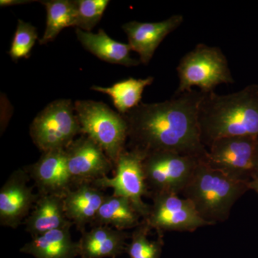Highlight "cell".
Instances as JSON below:
<instances>
[{
	"mask_svg": "<svg viewBox=\"0 0 258 258\" xmlns=\"http://www.w3.org/2000/svg\"><path fill=\"white\" fill-rule=\"evenodd\" d=\"M198 121L202 143L207 149L214 141L225 137H258L257 85L227 95L204 93Z\"/></svg>",
	"mask_w": 258,
	"mask_h": 258,
	"instance_id": "obj_2",
	"label": "cell"
},
{
	"mask_svg": "<svg viewBox=\"0 0 258 258\" xmlns=\"http://www.w3.org/2000/svg\"><path fill=\"white\" fill-rule=\"evenodd\" d=\"M257 137H225L208 147L205 162L237 181L249 183L253 174Z\"/></svg>",
	"mask_w": 258,
	"mask_h": 258,
	"instance_id": "obj_8",
	"label": "cell"
},
{
	"mask_svg": "<svg viewBox=\"0 0 258 258\" xmlns=\"http://www.w3.org/2000/svg\"><path fill=\"white\" fill-rule=\"evenodd\" d=\"M179 86L174 94L200 88L202 92H214L219 85L233 84L235 80L228 61L221 49L198 44L185 54L176 68Z\"/></svg>",
	"mask_w": 258,
	"mask_h": 258,
	"instance_id": "obj_4",
	"label": "cell"
},
{
	"mask_svg": "<svg viewBox=\"0 0 258 258\" xmlns=\"http://www.w3.org/2000/svg\"><path fill=\"white\" fill-rule=\"evenodd\" d=\"M30 176L25 169L10 175L0 190V225L16 229L28 218L39 194L29 186Z\"/></svg>",
	"mask_w": 258,
	"mask_h": 258,
	"instance_id": "obj_11",
	"label": "cell"
},
{
	"mask_svg": "<svg viewBox=\"0 0 258 258\" xmlns=\"http://www.w3.org/2000/svg\"><path fill=\"white\" fill-rule=\"evenodd\" d=\"M40 3L46 8L47 21L45 33L39 41L40 45L53 41L63 29L76 26V0H47Z\"/></svg>",
	"mask_w": 258,
	"mask_h": 258,
	"instance_id": "obj_21",
	"label": "cell"
},
{
	"mask_svg": "<svg viewBox=\"0 0 258 258\" xmlns=\"http://www.w3.org/2000/svg\"><path fill=\"white\" fill-rule=\"evenodd\" d=\"M184 22V16L174 15L157 23L130 21L122 25L132 50L139 55L141 63L148 64L161 42Z\"/></svg>",
	"mask_w": 258,
	"mask_h": 258,
	"instance_id": "obj_13",
	"label": "cell"
},
{
	"mask_svg": "<svg viewBox=\"0 0 258 258\" xmlns=\"http://www.w3.org/2000/svg\"><path fill=\"white\" fill-rule=\"evenodd\" d=\"M38 39L36 28L32 24L19 20L9 55L13 61L26 58Z\"/></svg>",
	"mask_w": 258,
	"mask_h": 258,
	"instance_id": "obj_23",
	"label": "cell"
},
{
	"mask_svg": "<svg viewBox=\"0 0 258 258\" xmlns=\"http://www.w3.org/2000/svg\"><path fill=\"white\" fill-rule=\"evenodd\" d=\"M203 94L192 89L159 103H141L125 113L126 149L145 157L173 153L205 161L208 149L202 143L198 121Z\"/></svg>",
	"mask_w": 258,
	"mask_h": 258,
	"instance_id": "obj_1",
	"label": "cell"
},
{
	"mask_svg": "<svg viewBox=\"0 0 258 258\" xmlns=\"http://www.w3.org/2000/svg\"><path fill=\"white\" fill-rule=\"evenodd\" d=\"M23 224L25 231L32 237L74 225L66 217L63 198L54 195H39L32 211Z\"/></svg>",
	"mask_w": 258,
	"mask_h": 258,
	"instance_id": "obj_16",
	"label": "cell"
},
{
	"mask_svg": "<svg viewBox=\"0 0 258 258\" xmlns=\"http://www.w3.org/2000/svg\"><path fill=\"white\" fill-rule=\"evenodd\" d=\"M154 81L152 76L139 79L129 78L114 83L111 87L93 86L91 89L111 97L117 111L124 115L142 103L144 89L151 86Z\"/></svg>",
	"mask_w": 258,
	"mask_h": 258,
	"instance_id": "obj_20",
	"label": "cell"
},
{
	"mask_svg": "<svg viewBox=\"0 0 258 258\" xmlns=\"http://www.w3.org/2000/svg\"><path fill=\"white\" fill-rule=\"evenodd\" d=\"M249 189L254 190L258 195V178H254L248 183Z\"/></svg>",
	"mask_w": 258,
	"mask_h": 258,
	"instance_id": "obj_27",
	"label": "cell"
},
{
	"mask_svg": "<svg viewBox=\"0 0 258 258\" xmlns=\"http://www.w3.org/2000/svg\"><path fill=\"white\" fill-rule=\"evenodd\" d=\"M109 3L108 0H76V28L91 32L101 21Z\"/></svg>",
	"mask_w": 258,
	"mask_h": 258,
	"instance_id": "obj_24",
	"label": "cell"
},
{
	"mask_svg": "<svg viewBox=\"0 0 258 258\" xmlns=\"http://www.w3.org/2000/svg\"><path fill=\"white\" fill-rule=\"evenodd\" d=\"M76 33L83 47L101 60L125 67L141 63L140 60L131 57L132 50L129 44L115 41L103 29H100L98 33H93L76 28Z\"/></svg>",
	"mask_w": 258,
	"mask_h": 258,
	"instance_id": "obj_17",
	"label": "cell"
},
{
	"mask_svg": "<svg viewBox=\"0 0 258 258\" xmlns=\"http://www.w3.org/2000/svg\"><path fill=\"white\" fill-rule=\"evenodd\" d=\"M152 230L150 226L144 220L134 229L125 252L130 258H160L164 245V234L157 232V240H150L148 236Z\"/></svg>",
	"mask_w": 258,
	"mask_h": 258,
	"instance_id": "obj_22",
	"label": "cell"
},
{
	"mask_svg": "<svg viewBox=\"0 0 258 258\" xmlns=\"http://www.w3.org/2000/svg\"><path fill=\"white\" fill-rule=\"evenodd\" d=\"M82 134L93 139L115 164L126 147L128 125L123 115L103 102L83 100L74 103Z\"/></svg>",
	"mask_w": 258,
	"mask_h": 258,
	"instance_id": "obj_5",
	"label": "cell"
},
{
	"mask_svg": "<svg viewBox=\"0 0 258 258\" xmlns=\"http://www.w3.org/2000/svg\"><path fill=\"white\" fill-rule=\"evenodd\" d=\"M71 227L67 226L32 237L20 252L35 258H76L79 256V244L72 240Z\"/></svg>",
	"mask_w": 258,
	"mask_h": 258,
	"instance_id": "obj_18",
	"label": "cell"
},
{
	"mask_svg": "<svg viewBox=\"0 0 258 258\" xmlns=\"http://www.w3.org/2000/svg\"><path fill=\"white\" fill-rule=\"evenodd\" d=\"M25 170L33 180L39 195H54L63 198L73 188L66 149L42 152L39 160L25 167Z\"/></svg>",
	"mask_w": 258,
	"mask_h": 258,
	"instance_id": "obj_12",
	"label": "cell"
},
{
	"mask_svg": "<svg viewBox=\"0 0 258 258\" xmlns=\"http://www.w3.org/2000/svg\"><path fill=\"white\" fill-rule=\"evenodd\" d=\"M113 258H115V257H113Z\"/></svg>",
	"mask_w": 258,
	"mask_h": 258,
	"instance_id": "obj_28",
	"label": "cell"
},
{
	"mask_svg": "<svg viewBox=\"0 0 258 258\" xmlns=\"http://www.w3.org/2000/svg\"><path fill=\"white\" fill-rule=\"evenodd\" d=\"M249 189L248 183L232 179L201 160L180 195L212 226L227 221L236 202Z\"/></svg>",
	"mask_w": 258,
	"mask_h": 258,
	"instance_id": "obj_3",
	"label": "cell"
},
{
	"mask_svg": "<svg viewBox=\"0 0 258 258\" xmlns=\"http://www.w3.org/2000/svg\"><path fill=\"white\" fill-rule=\"evenodd\" d=\"M149 216L143 219L152 230L164 234L167 231L193 232L211 226L199 215L192 203L173 192L151 194Z\"/></svg>",
	"mask_w": 258,
	"mask_h": 258,
	"instance_id": "obj_9",
	"label": "cell"
},
{
	"mask_svg": "<svg viewBox=\"0 0 258 258\" xmlns=\"http://www.w3.org/2000/svg\"><path fill=\"white\" fill-rule=\"evenodd\" d=\"M142 217L128 199L107 195L94 222L91 226H108L116 230L135 229L142 222Z\"/></svg>",
	"mask_w": 258,
	"mask_h": 258,
	"instance_id": "obj_19",
	"label": "cell"
},
{
	"mask_svg": "<svg viewBox=\"0 0 258 258\" xmlns=\"http://www.w3.org/2000/svg\"><path fill=\"white\" fill-rule=\"evenodd\" d=\"M34 2L36 1H31V0H1L0 1V6H14V5L29 4V3H34Z\"/></svg>",
	"mask_w": 258,
	"mask_h": 258,
	"instance_id": "obj_25",
	"label": "cell"
},
{
	"mask_svg": "<svg viewBox=\"0 0 258 258\" xmlns=\"http://www.w3.org/2000/svg\"><path fill=\"white\" fill-rule=\"evenodd\" d=\"M131 235L108 226H95L85 231L79 241L81 258L116 257L126 252Z\"/></svg>",
	"mask_w": 258,
	"mask_h": 258,
	"instance_id": "obj_15",
	"label": "cell"
},
{
	"mask_svg": "<svg viewBox=\"0 0 258 258\" xmlns=\"http://www.w3.org/2000/svg\"><path fill=\"white\" fill-rule=\"evenodd\" d=\"M254 178H258V142L257 147H256L255 154H254V158L253 174H252V179H254Z\"/></svg>",
	"mask_w": 258,
	"mask_h": 258,
	"instance_id": "obj_26",
	"label": "cell"
},
{
	"mask_svg": "<svg viewBox=\"0 0 258 258\" xmlns=\"http://www.w3.org/2000/svg\"><path fill=\"white\" fill-rule=\"evenodd\" d=\"M143 154L125 149L114 164V175L106 176L93 183L101 189H113V195L128 199L143 219L149 216L150 205L144 203V197L149 198L150 192L144 171Z\"/></svg>",
	"mask_w": 258,
	"mask_h": 258,
	"instance_id": "obj_7",
	"label": "cell"
},
{
	"mask_svg": "<svg viewBox=\"0 0 258 258\" xmlns=\"http://www.w3.org/2000/svg\"><path fill=\"white\" fill-rule=\"evenodd\" d=\"M30 134L42 152L66 149L82 134L71 100H56L47 105L32 122Z\"/></svg>",
	"mask_w": 258,
	"mask_h": 258,
	"instance_id": "obj_6",
	"label": "cell"
},
{
	"mask_svg": "<svg viewBox=\"0 0 258 258\" xmlns=\"http://www.w3.org/2000/svg\"><path fill=\"white\" fill-rule=\"evenodd\" d=\"M107 195L92 184H83L70 189L63 197L64 210L70 222L81 232L92 225Z\"/></svg>",
	"mask_w": 258,
	"mask_h": 258,
	"instance_id": "obj_14",
	"label": "cell"
},
{
	"mask_svg": "<svg viewBox=\"0 0 258 258\" xmlns=\"http://www.w3.org/2000/svg\"><path fill=\"white\" fill-rule=\"evenodd\" d=\"M66 153L73 188L93 184L114 170V164L104 151L85 134L75 139L66 148Z\"/></svg>",
	"mask_w": 258,
	"mask_h": 258,
	"instance_id": "obj_10",
	"label": "cell"
}]
</instances>
